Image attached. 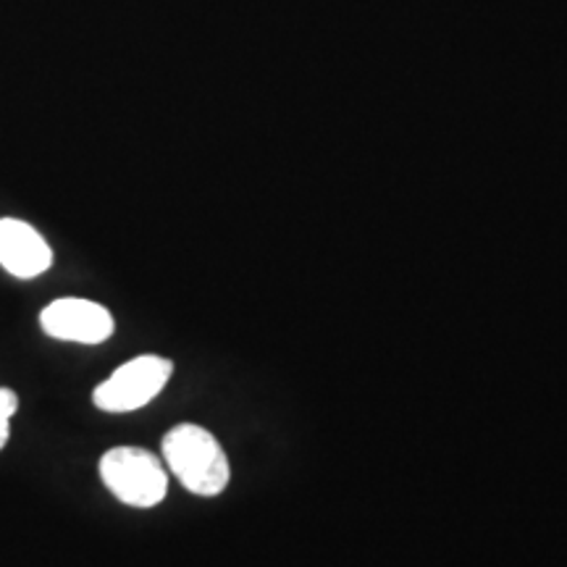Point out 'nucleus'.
<instances>
[{
	"label": "nucleus",
	"mask_w": 567,
	"mask_h": 567,
	"mask_svg": "<svg viewBox=\"0 0 567 567\" xmlns=\"http://www.w3.org/2000/svg\"><path fill=\"white\" fill-rule=\"evenodd\" d=\"M163 460L189 494L218 496L229 484L231 467L224 446L208 429L179 423L163 436Z\"/></svg>",
	"instance_id": "obj_1"
},
{
	"label": "nucleus",
	"mask_w": 567,
	"mask_h": 567,
	"mask_svg": "<svg viewBox=\"0 0 567 567\" xmlns=\"http://www.w3.org/2000/svg\"><path fill=\"white\" fill-rule=\"evenodd\" d=\"M101 478L118 502L130 507H155L166 499L168 473L153 452L142 446H113L101 457Z\"/></svg>",
	"instance_id": "obj_2"
},
{
	"label": "nucleus",
	"mask_w": 567,
	"mask_h": 567,
	"mask_svg": "<svg viewBox=\"0 0 567 567\" xmlns=\"http://www.w3.org/2000/svg\"><path fill=\"white\" fill-rule=\"evenodd\" d=\"M174 373V363L161 354H140L116 368L103 384L95 386L92 402L103 413H132L153 402Z\"/></svg>",
	"instance_id": "obj_3"
},
{
	"label": "nucleus",
	"mask_w": 567,
	"mask_h": 567,
	"mask_svg": "<svg viewBox=\"0 0 567 567\" xmlns=\"http://www.w3.org/2000/svg\"><path fill=\"white\" fill-rule=\"evenodd\" d=\"M40 326L48 337L76 344H101L116 329L111 310L84 297L53 300L40 313Z\"/></svg>",
	"instance_id": "obj_4"
},
{
	"label": "nucleus",
	"mask_w": 567,
	"mask_h": 567,
	"mask_svg": "<svg viewBox=\"0 0 567 567\" xmlns=\"http://www.w3.org/2000/svg\"><path fill=\"white\" fill-rule=\"evenodd\" d=\"M53 264V250L32 224L0 218V266L17 279H34Z\"/></svg>",
	"instance_id": "obj_5"
},
{
	"label": "nucleus",
	"mask_w": 567,
	"mask_h": 567,
	"mask_svg": "<svg viewBox=\"0 0 567 567\" xmlns=\"http://www.w3.org/2000/svg\"><path fill=\"white\" fill-rule=\"evenodd\" d=\"M19 410V396L17 392H11V389L0 386V450H3L6 444H9V436H11V417L13 413Z\"/></svg>",
	"instance_id": "obj_6"
}]
</instances>
